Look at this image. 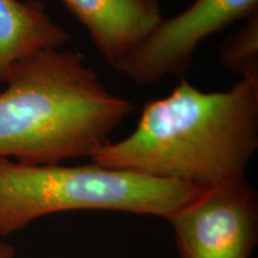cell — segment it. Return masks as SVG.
<instances>
[{"mask_svg":"<svg viewBox=\"0 0 258 258\" xmlns=\"http://www.w3.org/2000/svg\"><path fill=\"white\" fill-rule=\"evenodd\" d=\"M257 148V84L241 79L228 91L203 92L182 79L146 103L133 133L91 163L206 191L246 179Z\"/></svg>","mask_w":258,"mask_h":258,"instance_id":"1","label":"cell"},{"mask_svg":"<svg viewBox=\"0 0 258 258\" xmlns=\"http://www.w3.org/2000/svg\"><path fill=\"white\" fill-rule=\"evenodd\" d=\"M0 92V158L60 164L91 158L134 110L103 85L83 56L49 49L22 60Z\"/></svg>","mask_w":258,"mask_h":258,"instance_id":"2","label":"cell"},{"mask_svg":"<svg viewBox=\"0 0 258 258\" xmlns=\"http://www.w3.org/2000/svg\"><path fill=\"white\" fill-rule=\"evenodd\" d=\"M203 191L191 185L90 163L30 165L0 158V235L37 219L74 211L169 219Z\"/></svg>","mask_w":258,"mask_h":258,"instance_id":"3","label":"cell"},{"mask_svg":"<svg viewBox=\"0 0 258 258\" xmlns=\"http://www.w3.org/2000/svg\"><path fill=\"white\" fill-rule=\"evenodd\" d=\"M179 258H251L258 244V195L247 182L203 191L167 219Z\"/></svg>","mask_w":258,"mask_h":258,"instance_id":"4","label":"cell"},{"mask_svg":"<svg viewBox=\"0 0 258 258\" xmlns=\"http://www.w3.org/2000/svg\"><path fill=\"white\" fill-rule=\"evenodd\" d=\"M258 12V0H195L159 24L115 67L138 85L188 71L196 48L213 34Z\"/></svg>","mask_w":258,"mask_h":258,"instance_id":"5","label":"cell"},{"mask_svg":"<svg viewBox=\"0 0 258 258\" xmlns=\"http://www.w3.org/2000/svg\"><path fill=\"white\" fill-rule=\"evenodd\" d=\"M112 67L163 19L158 0H62Z\"/></svg>","mask_w":258,"mask_h":258,"instance_id":"6","label":"cell"},{"mask_svg":"<svg viewBox=\"0 0 258 258\" xmlns=\"http://www.w3.org/2000/svg\"><path fill=\"white\" fill-rule=\"evenodd\" d=\"M70 34L51 19L37 0H0V85L22 60L43 50L60 49Z\"/></svg>","mask_w":258,"mask_h":258,"instance_id":"7","label":"cell"},{"mask_svg":"<svg viewBox=\"0 0 258 258\" xmlns=\"http://www.w3.org/2000/svg\"><path fill=\"white\" fill-rule=\"evenodd\" d=\"M220 62L241 79L258 85V12L246 18L244 27L235 30L222 43Z\"/></svg>","mask_w":258,"mask_h":258,"instance_id":"8","label":"cell"},{"mask_svg":"<svg viewBox=\"0 0 258 258\" xmlns=\"http://www.w3.org/2000/svg\"><path fill=\"white\" fill-rule=\"evenodd\" d=\"M16 250L12 245L0 243V258H15Z\"/></svg>","mask_w":258,"mask_h":258,"instance_id":"9","label":"cell"}]
</instances>
